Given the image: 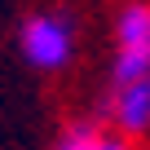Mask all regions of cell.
Returning a JSON list of instances; mask_svg holds the SVG:
<instances>
[{
	"label": "cell",
	"mask_w": 150,
	"mask_h": 150,
	"mask_svg": "<svg viewBox=\"0 0 150 150\" xmlns=\"http://www.w3.org/2000/svg\"><path fill=\"white\" fill-rule=\"evenodd\" d=\"M18 49H22L27 66L62 71L75 57V22H71V13H53V9L31 13L22 22V31H18Z\"/></svg>",
	"instance_id": "obj_1"
},
{
	"label": "cell",
	"mask_w": 150,
	"mask_h": 150,
	"mask_svg": "<svg viewBox=\"0 0 150 150\" xmlns=\"http://www.w3.org/2000/svg\"><path fill=\"white\" fill-rule=\"evenodd\" d=\"M150 75V5L128 0L115 13V62H110V84H132Z\"/></svg>",
	"instance_id": "obj_2"
},
{
	"label": "cell",
	"mask_w": 150,
	"mask_h": 150,
	"mask_svg": "<svg viewBox=\"0 0 150 150\" xmlns=\"http://www.w3.org/2000/svg\"><path fill=\"white\" fill-rule=\"evenodd\" d=\"M110 128L128 141L150 132V75L132 84H110Z\"/></svg>",
	"instance_id": "obj_3"
},
{
	"label": "cell",
	"mask_w": 150,
	"mask_h": 150,
	"mask_svg": "<svg viewBox=\"0 0 150 150\" xmlns=\"http://www.w3.org/2000/svg\"><path fill=\"white\" fill-rule=\"evenodd\" d=\"M53 150H128V137H119L115 128L93 124V119H75V124L62 128Z\"/></svg>",
	"instance_id": "obj_4"
}]
</instances>
